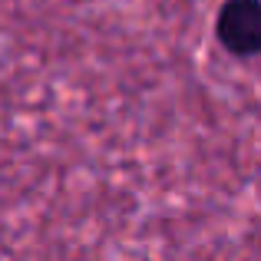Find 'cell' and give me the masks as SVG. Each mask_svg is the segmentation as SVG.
Wrapping results in <instances>:
<instances>
[{
	"instance_id": "1",
	"label": "cell",
	"mask_w": 261,
	"mask_h": 261,
	"mask_svg": "<svg viewBox=\"0 0 261 261\" xmlns=\"http://www.w3.org/2000/svg\"><path fill=\"white\" fill-rule=\"evenodd\" d=\"M218 37L235 53L261 50V0H231L218 17Z\"/></svg>"
}]
</instances>
